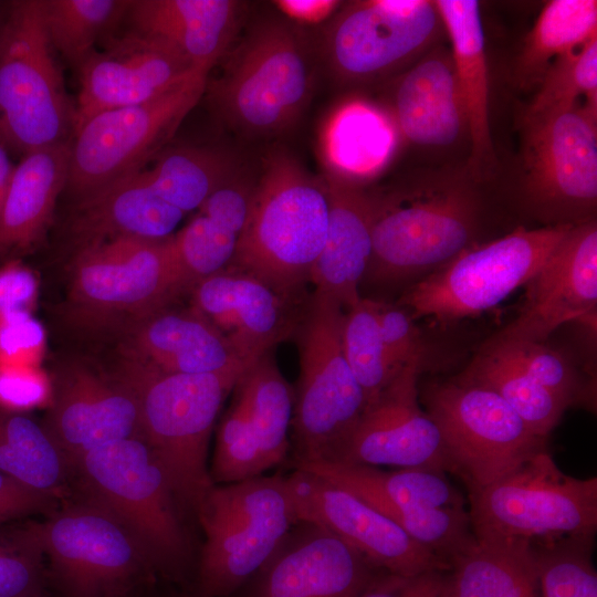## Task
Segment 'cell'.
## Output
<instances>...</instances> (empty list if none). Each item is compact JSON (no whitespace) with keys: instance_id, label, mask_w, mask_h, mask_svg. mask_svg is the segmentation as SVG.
I'll return each instance as SVG.
<instances>
[{"instance_id":"6da1fadb","label":"cell","mask_w":597,"mask_h":597,"mask_svg":"<svg viewBox=\"0 0 597 597\" xmlns=\"http://www.w3.org/2000/svg\"><path fill=\"white\" fill-rule=\"evenodd\" d=\"M328 198L315 178L284 154L270 156L253 187L250 211L228 268L303 298L327 232Z\"/></svg>"},{"instance_id":"7a4b0ae2","label":"cell","mask_w":597,"mask_h":597,"mask_svg":"<svg viewBox=\"0 0 597 597\" xmlns=\"http://www.w3.org/2000/svg\"><path fill=\"white\" fill-rule=\"evenodd\" d=\"M249 367L178 374L142 362L119 378L139 407V437L150 447L182 506L193 512L214 485L208 446L227 397Z\"/></svg>"},{"instance_id":"3957f363","label":"cell","mask_w":597,"mask_h":597,"mask_svg":"<svg viewBox=\"0 0 597 597\" xmlns=\"http://www.w3.org/2000/svg\"><path fill=\"white\" fill-rule=\"evenodd\" d=\"M373 198V252L364 276L373 283L426 276L475 245L482 202L462 178H433Z\"/></svg>"},{"instance_id":"277c9868","label":"cell","mask_w":597,"mask_h":597,"mask_svg":"<svg viewBox=\"0 0 597 597\" xmlns=\"http://www.w3.org/2000/svg\"><path fill=\"white\" fill-rule=\"evenodd\" d=\"M73 470L87 501L125 526L150 567L172 577L180 574L189 556L182 506L161 463L140 437L98 447Z\"/></svg>"},{"instance_id":"5b68a950","label":"cell","mask_w":597,"mask_h":597,"mask_svg":"<svg viewBox=\"0 0 597 597\" xmlns=\"http://www.w3.org/2000/svg\"><path fill=\"white\" fill-rule=\"evenodd\" d=\"M344 317L337 301L314 291L294 334L300 355L290 440L294 464L329 461L366 409L344 355Z\"/></svg>"},{"instance_id":"8992f818","label":"cell","mask_w":597,"mask_h":597,"mask_svg":"<svg viewBox=\"0 0 597 597\" xmlns=\"http://www.w3.org/2000/svg\"><path fill=\"white\" fill-rule=\"evenodd\" d=\"M74 117L42 0L11 2L0 24V139L21 155L67 143Z\"/></svg>"},{"instance_id":"52a82bcc","label":"cell","mask_w":597,"mask_h":597,"mask_svg":"<svg viewBox=\"0 0 597 597\" xmlns=\"http://www.w3.org/2000/svg\"><path fill=\"white\" fill-rule=\"evenodd\" d=\"M205 532L197 597H227L263 566L298 522L282 475L214 484L196 511Z\"/></svg>"},{"instance_id":"ba28073f","label":"cell","mask_w":597,"mask_h":597,"mask_svg":"<svg viewBox=\"0 0 597 597\" xmlns=\"http://www.w3.org/2000/svg\"><path fill=\"white\" fill-rule=\"evenodd\" d=\"M469 501L476 538L595 536L597 530V478L565 474L547 449L470 491Z\"/></svg>"},{"instance_id":"9c48e42d","label":"cell","mask_w":597,"mask_h":597,"mask_svg":"<svg viewBox=\"0 0 597 597\" xmlns=\"http://www.w3.org/2000/svg\"><path fill=\"white\" fill-rule=\"evenodd\" d=\"M208 75L200 71L154 100L85 121L71 139L65 190L80 200L146 169L200 101Z\"/></svg>"},{"instance_id":"30bf717a","label":"cell","mask_w":597,"mask_h":597,"mask_svg":"<svg viewBox=\"0 0 597 597\" xmlns=\"http://www.w3.org/2000/svg\"><path fill=\"white\" fill-rule=\"evenodd\" d=\"M310 92V67L298 36L289 24L275 20L248 33L209 91L226 121L252 135L289 128Z\"/></svg>"},{"instance_id":"8fae6325","label":"cell","mask_w":597,"mask_h":597,"mask_svg":"<svg viewBox=\"0 0 597 597\" xmlns=\"http://www.w3.org/2000/svg\"><path fill=\"white\" fill-rule=\"evenodd\" d=\"M572 227H519L475 244L416 282L399 305L442 324L476 316L525 285Z\"/></svg>"},{"instance_id":"7c38bea8","label":"cell","mask_w":597,"mask_h":597,"mask_svg":"<svg viewBox=\"0 0 597 597\" xmlns=\"http://www.w3.org/2000/svg\"><path fill=\"white\" fill-rule=\"evenodd\" d=\"M438 425L451 473L468 491L486 486L532 455L546 450L520 416L494 391L462 381L433 383L422 394Z\"/></svg>"},{"instance_id":"4fadbf2b","label":"cell","mask_w":597,"mask_h":597,"mask_svg":"<svg viewBox=\"0 0 597 597\" xmlns=\"http://www.w3.org/2000/svg\"><path fill=\"white\" fill-rule=\"evenodd\" d=\"M523 193L548 223L593 220L597 202V108L577 104L522 118Z\"/></svg>"},{"instance_id":"5bb4252c","label":"cell","mask_w":597,"mask_h":597,"mask_svg":"<svg viewBox=\"0 0 597 597\" xmlns=\"http://www.w3.org/2000/svg\"><path fill=\"white\" fill-rule=\"evenodd\" d=\"M13 535L49 556L54 576L69 597H122L151 568L125 526L88 501Z\"/></svg>"},{"instance_id":"9a60e30c","label":"cell","mask_w":597,"mask_h":597,"mask_svg":"<svg viewBox=\"0 0 597 597\" xmlns=\"http://www.w3.org/2000/svg\"><path fill=\"white\" fill-rule=\"evenodd\" d=\"M231 395L209 468L214 484L262 475L282 463L291 448L294 390L272 352L249 366Z\"/></svg>"},{"instance_id":"2e32d148","label":"cell","mask_w":597,"mask_h":597,"mask_svg":"<svg viewBox=\"0 0 597 597\" xmlns=\"http://www.w3.org/2000/svg\"><path fill=\"white\" fill-rule=\"evenodd\" d=\"M442 29L434 1H354L329 24L326 55L341 78L368 81L427 53Z\"/></svg>"},{"instance_id":"e0dca14e","label":"cell","mask_w":597,"mask_h":597,"mask_svg":"<svg viewBox=\"0 0 597 597\" xmlns=\"http://www.w3.org/2000/svg\"><path fill=\"white\" fill-rule=\"evenodd\" d=\"M171 235L118 237L90 243L74 265L76 300L91 310L108 313L150 314L166 306L187 291Z\"/></svg>"},{"instance_id":"ac0fdd59","label":"cell","mask_w":597,"mask_h":597,"mask_svg":"<svg viewBox=\"0 0 597 597\" xmlns=\"http://www.w3.org/2000/svg\"><path fill=\"white\" fill-rule=\"evenodd\" d=\"M284 479L298 521L329 530L377 568L406 577L450 569L444 561L355 494L302 469Z\"/></svg>"},{"instance_id":"d6986e66","label":"cell","mask_w":597,"mask_h":597,"mask_svg":"<svg viewBox=\"0 0 597 597\" xmlns=\"http://www.w3.org/2000/svg\"><path fill=\"white\" fill-rule=\"evenodd\" d=\"M422 370L418 364L404 366L326 462L451 473L441 431L418 400Z\"/></svg>"},{"instance_id":"ffe728a7","label":"cell","mask_w":597,"mask_h":597,"mask_svg":"<svg viewBox=\"0 0 597 597\" xmlns=\"http://www.w3.org/2000/svg\"><path fill=\"white\" fill-rule=\"evenodd\" d=\"M200 71L208 70L161 39L134 29L112 34L76 70L74 132L101 112L154 100Z\"/></svg>"},{"instance_id":"44dd1931","label":"cell","mask_w":597,"mask_h":597,"mask_svg":"<svg viewBox=\"0 0 597 597\" xmlns=\"http://www.w3.org/2000/svg\"><path fill=\"white\" fill-rule=\"evenodd\" d=\"M525 285L519 315L482 347L545 343L563 324L595 316L596 220L573 226Z\"/></svg>"},{"instance_id":"7402d4cb","label":"cell","mask_w":597,"mask_h":597,"mask_svg":"<svg viewBox=\"0 0 597 597\" xmlns=\"http://www.w3.org/2000/svg\"><path fill=\"white\" fill-rule=\"evenodd\" d=\"M383 572L329 530L298 521L252 576L248 597H359Z\"/></svg>"},{"instance_id":"603a6c76","label":"cell","mask_w":597,"mask_h":597,"mask_svg":"<svg viewBox=\"0 0 597 597\" xmlns=\"http://www.w3.org/2000/svg\"><path fill=\"white\" fill-rule=\"evenodd\" d=\"M310 295L287 296L253 275L227 268L191 287V307L252 364L294 336Z\"/></svg>"},{"instance_id":"cb8c5ba5","label":"cell","mask_w":597,"mask_h":597,"mask_svg":"<svg viewBox=\"0 0 597 597\" xmlns=\"http://www.w3.org/2000/svg\"><path fill=\"white\" fill-rule=\"evenodd\" d=\"M42 426L73 470L90 451L139 437L138 401L121 380L74 370L60 384Z\"/></svg>"},{"instance_id":"d4e9b609","label":"cell","mask_w":597,"mask_h":597,"mask_svg":"<svg viewBox=\"0 0 597 597\" xmlns=\"http://www.w3.org/2000/svg\"><path fill=\"white\" fill-rule=\"evenodd\" d=\"M390 108L396 129L417 146L449 147L469 135L451 52L431 50L401 74Z\"/></svg>"},{"instance_id":"484cf974","label":"cell","mask_w":597,"mask_h":597,"mask_svg":"<svg viewBox=\"0 0 597 597\" xmlns=\"http://www.w3.org/2000/svg\"><path fill=\"white\" fill-rule=\"evenodd\" d=\"M328 224L323 249L313 265L314 291L344 310L362 298L359 286L373 252L374 198L359 186L325 174Z\"/></svg>"},{"instance_id":"4316f807","label":"cell","mask_w":597,"mask_h":597,"mask_svg":"<svg viewBox=\"0 0 597 597\" xmlns=\"http://www.w3.org/2000/svg\"><path fill=\"white\" fill-rule=\"evenodd\" d=\"M233 0H130V29L161 39L210 71L229 49L239 17Z\"/></svg>"},{"instance_id":"83f0119b","label":"cell","mask_w":597,"mask_h":597,"mask_svg":"<svg viewBox=\"0 0 597 597\" xmlns=\"http://www.w3.org/2000/svg\"><path fill=\"white\" fill-rule=\"evenodd\" d=\"M135 346L143 364L166 373L209 374L251 365L192 307H161L148 314L135 334Z\"/></svg>"},{"instance_id":"f1b7e54d","label":"cell","mask_w":597,"mask_h":597,"mask_svg":"<svg viewBox=\"0 0 597 597\" xmlns=\"http://www.w3.org/2000/svg\"><path fill=\"white\" fill-rule=\"evenodd\" d=\"M451 42V56L468 119L472 176L476 179L494 157L489 116V73L480 3L434 1Z\"/></svg>"},{"instance_id":"f546056e","label":"cell","mask_w":597,"mask_h":597,"mask_svg":"<svg viewBox=\"0 0 597 597\" xmlns=\"http://www.w3.org/2000/svg\"><path fill=\"white\" fill-rule=\"evenodd\" d=\"M184 216L155 192L142 170L77 200L73 229L90 243L118 237L164 239Z\"/></svg>"},{"instance_id":"4dcf8cb0","label":"cell","mask_w":597,"mask_h":597,"mask_svg":"<svg viewBox=\"0 0 597 597\" xmlns=\"http://www.w3.org/2000/svg\"><path fill=\"white\" fill-rule=\"evenodd\" d=\"M70 145L71 140L22 155L0 213V248L22 249L43 234L66 187Z\"/></svg>"},{"instance_id":"1f68e13d","label":"cell","mask_w":597,"mask_h":597,"mask_svg":"<svg viewBox=\"0 0 597 597\" xmlns=\"http://www.w3.org/2000/svg\"><path fill=\"white\" fill-rule=\"evenodd\" d=\"M355 494L385 514L418 507L464 509L462 494L446 472L429 469L383 470L378 467L335 462L294 464Z\"/></svg>"},{"instance_id":"d6a6232c","label":"cell","mask_w":597,"mask_h":597,"mask_svg":"<svg viewBox=\"0 0 597 597\" xmlns=\"http://www.w3.org/2000/svg\"><path fill=\"white\" fill-rule=\"evenodd\" d=\"M449 565V597H541L530 541L474 537Z\"/></svg>"},{"instance_id":"836d02e7","label":"cell","mask_w":597,"mask_h":597,"mask_svg":"<svg viewBox=\"0 0 597 597\" xmlns=\"http://www.w3.org/2000/svg\"><path fill=\"white\" fill-rule=\"evenodd\" d=\"M392 121L364 102H349L332 114L322 137L329 175L357 185L389 159L396 143Z\"/></svg>"},{"instance_id":"e575fe53","label":"cell","mask_w":597,"mask_h":597,"mask_svg":"<svg viewBox=\"0 0 597 597\" xmlns=\"http://www.w3.org/2000/svg\"><path fill=\"white\" fill-rule=\"evenodd\" d=\"M597 36V1L553 0L525 38L515 67L521 87L538 85L551 63Z\"/></svg>"},{"instance_id":"d590c367","label":"cell","mask_w":597,"mask_h":597,"mask_svg":"<svg viewBox=\"0 0 597 597\" xmlns=\"http://www.w3.org/2000/svg\"><path fill=\"white\" fill-rule=\"evenodd\" d=\"M458 379L499 395L536 436L547 439L568 405L536 384L509 358L482 349Z\"/></svg>"},{"instance_id":"8d00e7d4","label":"cell","mask_w":597,"mask_h":597,"mask_svg":"<svg viewBox=\"0 0 597 597\" xmlns=\"http://www.w3.org/2000/svg\"><path fill=\"white\" fill-rule=\"evenodd\" d=\"M66 470L62 454L42 425L0 406V472L56 498Z\"/></svg>"},{"instance_id":"74e56055","label":"cell","mask_w":597,"mask_h":597,"mask_svg":"<svg viewBox=\"0 0 597 597\" xmlns=\"http://www.w3.org/2000/svg\"><path fill=\"white\" fill-rule=\"evenodd\" d=\"M143 172L155 192L185 214L234 175L226 155L196 146L166 148Z\"/></svg>"},{"instance_id":"f35d334b","label":"cell","mask_w":597,"mask_h":597,"mask_svg":"<svg viewBox=\"0 0 597 597\" xmlns=\"http://www.w3.org/2000/svg\"><path fill=\"white\" fill-rule=\"evenodd\" d=\"M130 0H42L50 42L75 71L125 20Z\"/></svg>"},{"instance_id":"ab89813d","label":"cell","mask_w":597,"mask_h":597,"mask_svg":"<svg viewBox=\"0 0 597 597\" xmlns=\"http://www.w3.org/2000/svg\"><path fill=\"white\" fill-rule=\"evenodd\" d=\"M378 301L362 297L347 310L343 324V349L347 364L373 402L401 370L385 348L377 311Z\"/></svg>"},{"instance_id":"60d3db41","label":"cell","mask_w":597,"mask_h":597,"mask_svg":"<svg viewBox=\"0 0 597 597\" xmlns=\"http://www.w3.org/2000/svg\"><path fill=\"white\" fill-rule=\"evenodd\" d=\"M594 537L572 535L530 541L541 597H597Z\"/></svg>"},{"instance_id":"b9f144b4","label":"cell","mask_w":597,"mask_h":597,"mask_svg":"<svg viewBox=\"0 0 597 597\" xmlns=\"http://www.w3.org/2000/svg\"><path fill=\"white\" fill-rule=\"evenodd\" d=\"M580 97L597 108V36L551 63L523 118L572 107Z\"/></svg>"},{"instance_id":"7bdbcfd3","label":"cell","mask_w":597,"mask_h":597,"mask_svg":"<svg viewBox=\"0 0 597 597\" xmlns=\"http://www.w3.org/2000/svg\"><path fill=\"white\" fill-rule=\"evenodd\" d=\"M186 290L227 269L233 260L240 233L202 212L171 235Z\"/></svg>"},{"instance_id":"ee69618b","label":"cell","mask_w":597,"mask_h":597,"mask_svg":"<svg viewBox=\"0 0 597 597\" xmlns=\"http://www.w3.org/2000/svg\"><path fill=\"white\" fill-rule=\"evenodd\" d=\"M482 349L502 354L536 384L549 390L568 407L585 397V385L573 364L545 343H528Z\"/></svg>"},{"instance_id":"f6af8a7d","label":"cell","mask_w":597,"mask_h":597,"mask_svg":"<svg viewBox=\"0 0 597 597\" xmlns=\"http://www.w3.org/2000/svg\"><path fill=\"white\" fill-rule=\"evenodd\" d=\"M381 338L394 365L402 368L418 364L422 369L428 365V347L413 323V317L398 306L379 302L377 304Z\"/></svg>"},{"instance_id":"bcb514c9","label":"cell","mask_w":597,"mask_h":597,"mask_svg":"<svg viewBox=\"0 0 597 597\" xmlns=\"http://www.w3.org/2000/svg\"><path fill=\"white\" fill-rule=\"evenodd\" d=\"M40 556L13 534L0 540V597H39L42 588Z\"/></svg>"},{"instance_id":"7dc6e473","label":"cell","mask_w":597,"mask_h":597,"mask_svg":"<svg viewBox=\"0 0 597 597\" xmlns=\"http://www.w3.org/2000/svg\"><path fill=\"white\" fill-rule=\"evenodd\" d=\"M448 572L433 570L417 576L380 573L359 597H444Z\"/></svg>"},{"instance_id":"c3c4849f","label":"cell","mask_w":597,"mask_h":597,"mask_svg":"<svg viewBox=\"0 0 597 597\" xmlns=\"http://www.w3.org/2000/svg\"><path fill=\"white\" fill-rule=\"evenodd\" d=\"M40 342V326L27 311L7 316L0 322V365L23 366Z\"/></svg>"},{"instance_id":"681fc988","label":"cell","mask_w":597,"mask_h":597,"mask_svg":"<svg viewBox=\"0 0 597 597\" xmlns=\"http://www.w3.org/2000/svg\"><path fill=\"white\" fill-rule=\"evenodd\" d=\"M55 499L0 472V524L34 513L48 512L54 506Z\"/></svg>"},{"instance_id":"f907efd6","label":"cell","mask_w":597,"mask_h":597,"mask_svg":"<svg viewBox=\"0 0 597 597\" xmlns=\"http://www.w3.org/2000/svg\"><path fill=\"white\" fill-rule=\"evenodd\" d=\"M36 280L31 271L10 264L0 270V322L7 316L27 311L36 294Z\"/></svg>"},{"instance_id":"816d5d0a","label":"cell","mask_w":597,"mask_h":597,"mask_svg":"<svg viewBox=\"0 0 597 597\" xmlns=\"http://www.w3.org/2000/svg\"><path fill=\"white\" fill-rule=\"evenodd\" d=\"M40 397L41 383L34 374L21 365H0V406L15 411Z\"/></svg>"},{"instance_id":"f5cc1de1","label":"cell","mask_w":597,"mask_h":597,"mask_svg":"<svg viewBox=\"0 0 597 597\" xmlns=\"http://www.w3.org/2000/svg\"><path fill=\"white\" fill-rule=\"evenodd\" d=\"M280 9L291 18L314 23L324 20L338 7L333 0H282L277 1Z\"/></svg>"},{"instance_id":"db71d44e","label":"cell","mask_w":597,"mask_h":597,"mask_svg":"<svg viewBox=\"0 0 597 597\" xmlns=\"http://www.w3.org/2000/svg\"><path fill=\"white\" fill-rule=\"evenodd\" d=\"M9 148L0 139V213L15 168Z\"/></svg>"},{"instance_id":"11a10c76","label":"cell","mask_w":597,"mask_h":597,"mask_svg":"<svg viewBox=\"0 0 597 597\" xmlns=\"http://www.w3.org/2000/svg\"><path fill=\"white\" fill-rule=\"evenodd\" d=\"M444 597H449V593H448V590H447V594H446V596H444Z\"/></svg>"},{"instance_id":"9f6ffc18","label":"cell","mask_w":597,"mask_h":597,"mask_svg":"<svg viewBox=\"0 0 597 597\" xmlns=\"http://www.w3.org/2000/svg\"><path fill=\"white\" fill-rule=\"evenodd\" d=\"M39 597H42L41 595Z\"/></svg>"}]
</instances>
